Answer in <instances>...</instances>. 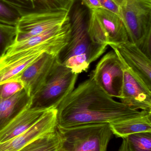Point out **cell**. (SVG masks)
I'll list each match as a JSON object with an SVG mask.
<instances>
[{
    "instance_id": "6da1fadb",
    "label": "cell",
    "mask_w": 151,
    "mask_h": 151,
    "mask_svg": "<svg viewBox=\"0 0 151 151\" xmlns=\"http://www.w3.org/2000/svg\"><path fill=\"white\" fill-rule=\"evenodd\" d=\"M57 127L110 123L143 114L108 96L91 79L82 82L57 108Z\"/></svg>"
},
{
    "instance_id": "7a4b0ae2",
    "label": "cell",
    "mask_w": 151,
    "mask_h": 151,
    "mask_svg": "<svg viewBox=\"0 0 151 151\" xmlns=\"http://www.w3.org/2000/svg\"><path fill=\"white\" fill-rule=\"evenodd\" d=\"M71 33L66 46L58 55L60 63L79 74L87 72L90 65L96 61L107 49L92 41L89 35L86 11L76 6L70 16Z\"/></svg>"
},
{
    "instance_id": "3957f363",
    "label": "cell",
    "mask_w": 151,
    "mask_h": 151,
    "mask_svg": "<svg viewBox=\"0 0 151 151\" xmlns=\"http://www.w3.org/2000/svg\"><path fill=\"white\" fill-rule=\"evenodd\" d=\"M116 14L126 29L129 40L141 49L151 40V0H99Z\"/></svg>"
},
{
    "instance_id": "277c9868",
    "label": "cell",
    "mask_w": 151,
    "mask_h": 151,
    "mask_svg": "<svg viewBox=\"0 0 151 151\" xmlns=\"http://www.w3.org/2000/svg\"><path fill=\"white\" fill-rule=\"evenodd\" d=\"M71 30L35 47L0 57V85L19 77L44 53L58 56L68 43Z\"/></svg>"
},
{
    "instance_id": "5b68a950",
    "label": "cell",
    "mask_w": 151,
    "mask_h": 151,
    "mask_svg": "<svg viewBox=\"0 0 151 151\" xmlns=\"http://www.w3.org/2000/svg\"><path fill=\"white\" fill-rule=\"evenodd\" d=\"M57 127L62 137V151H107L113 135L107 123Z\"/></svg>"
},
{
    "instance_id": "8992f818",
    "label": "cell",
    "mask_w": 151,
    "mask_h": 151,
    "mask_svg": "<svg viewBox=\"0 0 151 151\" xmlns=\"http://www.w3.org/2000/svg\"><path fill=\"white\" fill-rule=\"evenodd\" d=\"M78 74L60 63L58 59L42 88L32 97L30 107L57 108L75 88Z\"/></svg>"
},
{
    "instance_id": "52a82bcc",
    "label": "cell",
    "mask_w": 151,
    "mask_h": 151,
    "mask_svg": "<svg viewBox=\"0 0 151 151\" xmlns=\"http://www.w3.org/2000/svg\"><path fill=\"white\" fill-rule=\"evenodd\" d=\"M89 35L98 45H117L129 40L126 29L118 16L103 8L90 10Z\"/></svg>"
},
{
    "instance_id": "ba28073f",
    "label": "cell",
    "mask_w": 151,
    "mask_h": 151,
    "mask_svg": "<svg viewBox=\"0 0 151 151\" xmlns=\"http://www.w3.org/2000/svg\"><path fill=\"white\" fill-rule=\"evenodd\" d=\"M125 67L120 58L114 50H111L100 59L90 78L108 96L120 99Z\"/></svg>"
},
{
    "instance_id": "9c48e42d",
    "label": "cell",
    "mask_w": 151,
    "mask_h": 151,
    "mask_svg": "<svg viewBox=\"0 0 151 151\" xmlns=\"http://www.w3.org/2000/svg\"><path fill=\"white\" fill-rule=\"evenodd\" d=\"M70 11L58 10L22 16L16 26L15 42L24 40L64 24L70 19Z\"/></svg>"
},
{
    "instance_id": "30bf717a",
    "label": "cell",
    "mask_w": 151,
    "mask_h": 151,
    "mask_svg": "<svg viewBox=\"0 0 151 151\" xmlns=\"http://www.w3.org/2000/svg\"><path fill=\"white\" fill-rule=\"evenodd\" d=\"M125 65L121 102L134 110L151 111V90Z\"/></svg>"
},
{
    "instance_id": "8fae6325",
    "label": "cell",
    "mask_w": 151,
    "mask_h": 151,
    "mask_svg": "<svg viewBox=\"0 0 151 151\" xmlns=\"http://www.w3.org/2000/svg\"><path fill=\"white\" fill-rule=\"evenodd\" d=\"M57 110L49 109L30 129L19 135L4 142L0 143V151H19L35 139L56 129Z\"/></svg>"
},
{
    "instance_id": "7c38bea8",
    "label": "cell",
    "mask_w": 151,
    "mask_h": 151,
    "mask_svg": "<svg viewBox=\"0 0 151 151\" xmlns=\"http://www.w3.org/2000/svg\"><path fill=\"white\" fill-rule=\"evenodd\" d=\"M111 47L127 67L151 90V61L137 45L129 40Z\"/></svg>"
},
{
    "instance_id": "4fadbf2b",
    "label": "cell",
    "mask_w": 151,
    "mask_h": 151,
    "mask_svg": "<svg viewBox=\"0 0 151 151\" xmlns=\"http://www.w3.org/2000/svg\"><path fill=\"white\" fill-rule=\"evenodd\" d=\"M58 60V56L44 53L18 77L24 89L31 97L44 85Z\"/></svg>"
},
{
    "instance_id": "5bb4252c",
    "label": "cell",
    "mask_w": 151,
    "mask_h": 151,
    "mask_svg": "<svg viewBox=\"0 0 151 151\" xmlns=\"http://www.w3.org/2000/svg\"><path fill=\"white\" fill-rule=\"evenodd\" d=\"M48 110L31 108L30 106L27 107L0 130V143L7 142L30 129Z\"/></svg>"
},
{
    "instance_id": "9a60e30c",
    "label": "cell",
    "mask_w": 151,
    "mask_h": 151,
    "mask_svg": "<svg viewBox=\"0 0 151 151\" xmlns=\"http://www.w3.org/2000/svg\"><path fill=\"white\" fill-rule=\"evenodd\" d=\"M16 9L21 16L51 11H71L73 0H0Z\"/></svg>"
},
{
    "instance_id": "2e32d148",
    "label": "cell",
    "mask_w": 151,
    "mask_h": 151,
    "mask_svg": "<svg viewBox=\"0 0 151 151\" xmlns=\"http://www.w3.org/2000/svg\"><path fill=\"white\" fill-rule=\"evenodd\" d=\"M109 124L113 134L122 138L136 133L151 132V111Z\"/></svg>"
},
{
    "instance_id": "e0dca14e",
    "label": "cell",
    "mask_w": 151,
    "mask_h": 151,
    "mask_svg": "<svg viewBox=\"0 0 151 151\" xmlns=\"http://www.w3.org/2000/svg\"><path fill=\"white\" fill-rule=\"evenodd\" d=\"M31 100L25 89L10 97L0 98V130L30 106Z\"/></svg>"
},
{
    "instance_id": "ac0fdd59",
    "label": "cell",
    "mask_w": 151,
    "mask_h": 151,
    "mask_svg": "<svg viewBox=\"0 0 151 151\" xmlns=\"http://www.w3.org/2000/svg\"><path fill=\"white\" fill-rule=\"evenodd\" d=\"M71 29V19H70L62 25L54 27L24 40L14 42L7 50L5 53L10 54L35 47L55 38Z\"/></svg>"
},
{
    "instance_id": "d6986e66",
    "label": "cell",
    "mask_w": 151,
    "mask_h": 151,
    "mask_svg": "<svg viewBox=\"0 0 151 151\" xmlns=\"http://www.w3.org/2000/svg\"><path fill=\"white\" fill-rule=\"evenodd\" d=\"M62 138L57 127L35 139L19 151H62Z\"/></svg>"
},
{
    "instance_id": "ffe728a7",
    "label": "cell",
    "mask_w": 151,
    "mask_h": 151,
    "mask_svg": "<svg viewBox=\"0 0 151 151\" xmlns=\"http://www.w3.org/2000/svg\"><path fill=\"white\" fill-rule=\"evenodd\" d=\"M130 151H151V132H142L126 137Z\"/></svg>"
},
{
    "instance_id": "44dd1931",
    "label": "cell",
    "mask_w": 151,
    "mask_h": 151,
    "mask_svg": "<svg viewBox=\"0 0 151 151\" xmlns=\"http://www.w3.org/2000/svg\"><path fill=\"white\" fill-rule=\"evenodd\" d=\"M17 35L16 26L0 23V57L3 55L15 41Z\"/></svg>"
},
{
    "instance_id": "7402d4cb",
    "label": "cell",
    "mask_w": 151,
    "mask_h": 151,
    "mask_svg": "<svg viewBox=\"0 0 151 151\" xmlns=\"http://www.w3.org/2000/svg\"><path fill=\"white\" fill-rule=\"evenodd\" d=\"M21 17L16 9L0 1V23L15 26Z\"/></svg>"
},
{
    "instance_id": "603a6c76",
    "label": "cell",
    "mask_w": 151,
    "mask_h": 151,
    "mask_svg": "<svg viewBox=\"0 0 151 151\" xmlns=\"http://www.w3.org/2000/svg\"><path fill=\"white\" fill-rule=\"evenodd\" d=\"M24 89V84L18 78L10 80L0 85V98L10 97Z\"/></svg>"
},
{
    "instance_id": "cb8c5ba5",
    "label": "cell",
    "mask_w": 151,
    "mask_h": 151,
    "mask_svg": "<svg viewBox=\"0 0 151 151\" xmlns=\"http://www.w3.org/2000/svg\"><path fill=\"white\" fill-rule=\"evenodd\" d=\"M82 1L90 10L103 8L99 0H82Z\"/></svg>"
},
{
    "instance_id": "d4e9b609",
    "label": "cell",
    "mask_w": 151,
    "mask_h": 151,
    "mask_svg": "<svg viewBox=\"0 0 151 151\" xmlns=\"http://www.w3.org/2000/svg\"><path fill=\"white\" fill-rule=\"evenodd\" d=\"M118 151H130L126 138H123V141Z\"/></svg>"
},
{
    "instance_id": "484cf974",
    "label": "cell",
    "mask_w": 151,
    "mask_h": 151,
    "mask_svg": "<svg viewBox=\"0 0 151 151\" xmlns=\"http://www.w3.org/2000/svg\"><path fill=\"white\" fill-rule=\"evenodd\" d=\"M73 1H75V0H73Z\"/></svg>"
}]
</instances>
